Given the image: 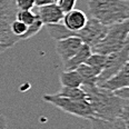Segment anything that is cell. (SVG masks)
Wrapping results in <instances>:
<instances>
[{
	"label": "cell",
	"instance_id": "1",
	"mask_svg": "<svg viewBox=\"0 0 129 129\" xmlns=\"http://www.w3.org/2000/svg\"><path fill=\"white\" fill-rule=\"evenodd\" d=\"M81 88L86 92V99L93 111V118L103 120L121 118L128 121L129 99H120L112 91L100 88L97 85L81 86Z\"/></svg>",
	"mask_w": 129,
	"mask_h": 129
},
{
	"label": "cell",
	"instance_id": "2",
	"mask_svg": "<svg viewBox=\"0 0 129 129\" xmlns=\"http://www.w3.org/2000/svg\"><path fill=\"white\" fill-rule=\"evenodd\" d=\"M88 11L90 18L107 27L129 19L128 0H89Z\"/></svg>",
	"mask_w": 129,
	"mask_h": 129
},
{
	"label": "cell",
	"instance_id": "3",
	"mask_svg": "<svg viewBox=\"0 0 129 129\" xmlns=\"http://www.w3.org/2000/svg\"><path fill=\"white\" fill-rule=\"evenodd\" d=\"M47 29L50 37L55 40L64 39L68 37H76V38H79L84 44L92 48L104 38L108 27L103 25L93 18H90L87 20V23L85 25L84 28L77 31H70L61 23L47 25Z\"/></svg>",
	"mask_w": 129,
	"mask_h": 129
},
{
	"label": "cell",
	"instance_id": "4",
	"mask_svg": "<svg viewBox=\"0 0 129 129\" xmlns=\"http://www.w3.org/2000/svg\"><path fill=\"white\" fill-rule=\"evenodd\" d=\"M129 44V21L108 26L106 35L97 45L91 48V52L108 56L122 49Z\"/></svg>",
	"mask_w": 129,
	"mask_h": 129
},
{
	"label": "cell",
	"instance_id": "5",
	"mask_svg": "<svg viewBox=\"0 0 129 129\" xmlns=\"http://www.w3.org/2000/svg\"><path fill=\"white\" fill-rule=\"evenodd\" d=\"M42 99L46 103L52 105L58 109L69 115H72V116L85 118L88 120L93 118V111L87 99H69L64 97H59L56 93L55 95H45Z\"/></svg>",
	"mask_w": 129,
	"mask_h": 129
},
{
	"label": "cell",
	"instance_id": "6",
	"mask_svg": "<svg viewBox=\"0 0 129 129\" xmlns=\"http://www.w3.org/2000/svg\"><path fill=\"white\" fill-rule=\"evenodd\" d=\"M17 11L15 0H0V44L9 48L19 42V39L16 38L10 30Z\"/></svg>",
	"mask_w": 129,
	"mask_h": 129
},
{
	"label": "cell",
	"instance_id": "7",
	"mask_svg": "<svg viewBox=\"0 0 129 129\" xmlns=\"http://www.w3.org/2000/svg\"><path fill=\"white\" fill-rule=\"evenodd\" d=\"M128 60H129V44L126 45L119 51L110 53V55L107 56L106 63H105L100 75L97 78V86L103 84L105 80L109 79L110 77L116 75L128 62Z\"/></svg>",
	"mask_w": 129,
	"mask_h": 129
},
{
	"label": "cell",
	"instance_id": "8",
	"mask_svg": "<svg viewBox=\"0 0 129 129\" xmlns=\"http://www.w3.org/2000/svg\"><path fill=\"white\" fill-rule=\"evenodd\" d=\"M84 42L76 37H68V38L57 40L56 42V52L60 58L61 62L64 63L74 57L80 49Z\"/></svg>",
	"mask_w": 129,
	"mask_h": 129
},
{
	"label": "cell",
	"instance_id": "9",
	"mask_svg": "<svg viewBox=\"0 0 129 129\" xmlns=\"http://www.w3.org/2000/svg\"><path fill=\"white\" fill-rule=\"evenodd\" d=\"M37 8L38 9H37L36 15L38 16L42 25H55V23H60V21H62L64 13L60 10V8L57 6L56 2Z\"/></svg>",
	"mask_w": 129,
	"mask_h": 129
},
{
	"label": "cell",
	"instance_id": "10",
	"mask_svg": "<svg viewBox=\"0 0 129 129\" xmlns=\"http://www.w3.org/2000/svg\"><path fill=\"white\" fill-rule=\"evenodd\" d=\"M128 86H129V63L127 62L116 75L110 77L109 79L105 80L103 84L98 85V87L107 89L109 91H115L120 89V88L128 87Z\"/></svg>",
	"mask_w": 129,
	"mask_h": 129
},
{
	"label": "cell",
	"instance_id": "11",
	"mask_svg": "<svg viewBox=\"0 0 129 129\" xmlns=\"http://www.w3.org/2000/svg\"><path fill=\"white\" fill-rule=\"evenodd\" d=\"M87 15L84 11L79 9H72L63 15L62 25L70 31H77L84 28L85 25L87 23Z\"/></svg>",
	"mask_w": 129,
	"mask_h": 129
},
{
	"label": "cell",
	"instance_id": "12",
	"mask_svg": "<svg viewBox=\"0 0 129 129\" xmlns=\"http://www.w3.org/2000/svg\"><path fill=\"white\" fill-rule=\"evenodd\" d=\"M91 48L88 45L82 44L80 49L78 50V52L72 57L70 60H68L67 62L62 63L64 70H76L80 64L85 63L86 60L89 58V56L91 55Z\"/></svg>",
	"mask_w": 129,
	"mask_h": 129
},
{
	"label": "cell",
	"instance_id": "13",
	"mask_svg": "<svg viewBox=\"0 0 129 129\" xmlns=\"http://www.w3.org/2000/svg\"><path fill=\"white\" fill-rule=\"evenodd\" d=\"M91 129H129L128 121L121 119V118H116L112 120H103L92 118L90 119Z\"/></svg>",
	"mask_w": 129,
	"mask_h": 129
},
{
	"label": "cell",
	"instance_id": "14",
	"mask_svg": "<svg viewBox=\"0 0 129 129\" xmlns=\"http://www.w3.org/2000/svg\"><path fill=\"white\" fill-rule=\"evenodd\" d=\"M79 76L81 77L82 85L81 86H92L97 85V78L100 75V71L98 69H95L92 67L88 66L86 63L80 64L76 69Z\"/></svg>",
	"mask_w": 129,
	"mask_h": 129
},
{
	"label": "cell",
	"instance_id": "15",
	"mask_svg": "<svg viewBox=\"0 0 129 129\" xmlns=\"http://www.w3.org/2000/svg\"><path fill=\"white\" fill-rule=\"evenodd\" d=\"M59 81L61 84V87H72L78 88L81 87L82 80L81 77L77 70H63L59 75Z\"/></svg>",
	"mask_w": 129,
	"mask_h": 129
},
{
	"label": "cell",
	"instance_id": "16",
	"mask_svg": "<svg viewBox=\"0 0 129 129\" xmlns=\"http://www.w3.org/2000/svg\"><path fill=\"white\" fill-rule=\"evenodd\" d=\"M59 97H64L69 99H86V92L81 87H61L60 90L56 93Z\"/></svg>",
	"mask_w": 129,
	"mask_h": 129
},
{
	"label": "cell",
	"instance_id": "17",
	"mask_svg": "<svg viewBox=\"0 0 129 129\" xmlns=\"http://www.w3.org/2000/svg\"><path fill=\"white\" fill-rule=\"evenodd\" d=\"M106 58H107V56L92 52L89 56V58L86 60L85 63L88 64V66H90V67H92V68H95V69H98V70L101 72L105 63H106Z\"/></svg>",
	"mask_w": 129,
	"mask_h": 129
},
{
	"label": "cell",
	"instance_id": "18",
	"mask_svg": "<svg viewBox=\"0 0 129 129\" xmlns=\"http://www.w3.org/2000/svg\"><path fill=\"white\" fill-rule=\"evenodd\" d=\"M37 18V15L31 10H18L16 13V20L25 23L26 26H30Z\"/></svg>",
	"mask_w": 129,
	"mask_h": 129
},
{
	"label": "cell",
	"instance_id": "19",
	"mask_svg": "<svg viewBox=\"0 0 129 129\" xmlns=\"http://www.w3.org/2000/svg\"><path fill=\"white\" fill-rule=\"evenodd\" d=\"M42 27H44V25H42V22L39 20L38 16H37L36 20H35L30 26H28V28H27V30H26V32H25V35L22 36L21 40H27V39L32 38V37L36 36V35L38 34L40 30H41Z\"/></svg>",
	"mask_w": 129,
	"mask_h": 129
},
{
	"label": "cell",
	"instance_id": "20",
	"mask_svg": "<svg viewBox=\"0 0 129 129\" xmlns=\"http://www.w3.org/2000/svg\"><path fill=\"white\" fill-rule=\"evenodd\" d=\"M28 28V26H26L25 23L20 22L19 20H13L11 26H10V30H11V34L16 37L17 39H19V41L22 38V36L25 35V32Z\"/></svg>",
	"mask_w": 129,
	"mask_h": 129
},
{
	"label": "cell",
	"instance_id": "21",
	"mask_svg": "<svg viewBox=\"0 0 129 129\" xmlns=\"http://www.w3.org/2000/svg\"><path fill=\"white\" fill-rule=\"evenodd\" d=\"M77 0H57L56 4L60 8V10L63 13L69 12L70 10L75 9V5H76Z\"/></svg>",
	"mask_w": 129,
	"mask_h": 129
},
{
	"label": "cell",
	"instance_id": "22",
	"mask_svg": "<svg viewBox=\"0 0 129 129\" xmlns=\"http://www.w3.org/2000/svg\"><path fill=\"white\" fill-rule=\"evenodd\" d=\"M17 10H32L35 7V0H15Z\"/></svg>",
	"mask_w": 129,
	"mask_h": 129
},
{
	"label": "cell",
	"instance_id": "23",
	"mask_svg": "<svg viewBox=\"0 0 129 129\" xmlns=\"http://www.w3.org/2000/svg\"><path fill=\"white\" fill-rule=\"evenodd\" d=\"M117 97H119L120 99H123V100H128L129 99V88L125 87V88H120L118 90L112 91Z\"/></svg>",
	"mask_w": 129,
	"mask_h": 129
},
{
	"label": "cell",
	"instance_id": "24",
	"mask_svg": "<svg viewBox=\"0 0 129 129\" xmlns=\"http://www.w3.org/2000/svg\"><path fill=\"white\" fill-rule=\"evenodd\" d=\"M55 2V0H35V6L37 7H41V6H46V5H49Z\"/></svg>",
	"mask_w": 129,
	"mask_h": 129
},
{
	"label": "cell",
	"instance_id": "25",
	"mask_svg": "<svg viewBox=\"0 0 129 129\" xmlns=\"http://www.w3.org/2000/svg\"><path fill=\"white\" fill-rule=\"evenodd\" d=\"M7 127V120L4 116L0 115V129H6Z\"/></svg>",
	"mask_w": 129,
	"mask_h": 129
},
{
	"label": "cell",
	"instance_id": "26",
	"mask_svg": "<svg viewBox=\"0 0 129 129\" xmlns=\"http://www.w3.org/2000/svg\"><path fill=\"white\" fill-rule=\"evenodd\" d=\"M8 46H6V45H4V44H0V53H2L5 51V50H7L8 49Z\"/></svg>",
	"mask_w": 129,
	"mask_h": 129
},
{
	"label": "cell",
	"instance_id": "27",
	"mask_svg": "<svg viewBox=\"0 0 129 129\" xmlns=\"http://www.w3.org/2000/svg\"><path fill=\"white\" fill-rule=\"evenodd\" d=\"M56 1H57V0H55V2H56Z\"/></svg>",
	"mask_w": 129,
	"mask_h": 129
}]
</instances>
